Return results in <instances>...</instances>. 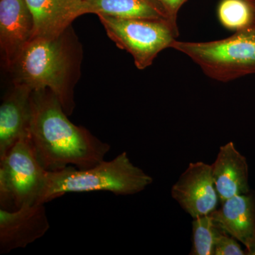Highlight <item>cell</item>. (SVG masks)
<instances>
[{"mask_svg":"<svg viewBox=\"0 0 255 255\" xmlns=\"http://www.w3.org/2000/svg\"><path fill=\"white\" fill-rule=\"evenodd\" d=\"M26 136L42 167L50 172L68 166L90 168L105 160L111 148L85 128L72 123L47 89L32 92Z\"/></svg>","mask_w":255,"mask_h":255,"instance_id":"6da1fadb","label":"cell"},{"mask_svg":"<svg viewBox=\"0 0 255 255\" xmlns=\"http://www.w3.org/2000/svg\"><path fill=\"white\" fill-rule=\"evenodd\" d=\"M71 53L65 41V32L55 38L32 37L9 68L14 85L28 87L32 91L49 90L70 115L75 107Z\"/></svg>","mask_w":255,"mask_h":255,"instance_id":"7a4b0ae2","label":"cell"},{"mask_svg":"<svg viewBox=\"0 0 255 255\" xmlns=\"http://www.w3.org/2000/svg\"><path fill=\"white\" fill-rule=\"evenodd\" d=\"M152 180L124 152L88 169L68 166L54 172L47 171L37 204H45L68 193L104 191L116 195H132L143 191Z\"/></svg>","mask_w":255,"mask_h":255,"instance_id":"3957f363","label":"cell"},{"mask_svg":"<svg viewBox=\"0 0 255 255\" xmlns=\"http://www.w3.org/2000/svg\"><path fill=\"white\" fill-rule=\"evenodd\" d=\"M171 48L187 55L206 76L228 82L255 74V22L217 41H179Z\"/></svg>","mask_w":255,"mask_h":255,"instance_id":"277c9868","label":"cell"},{"mask_svg":"<svg viewBox=\"0 0 255 255\" xmlns=\"http://www.w3.org/2000/svg\"><path fill=\"white\" fill-rule=\"evenodd\" d=\"M47 170L25 135L0 159V209L12 211L37 204Z\"/></svg>","mask_w":255,"mask_h":255,"instance_id":"5b68a950","label":"cell"},{"mask_svg":"<svg viewBox=\"0 0 255 255\" xmlns=\"http://www.w3.org/2000/svg\"><path fill=\"white\" fill-rule=\"evenodd\" d=\"M107 35L132 55L135 66L145 70L179 36L167 21L98 15Z\"/></svg>","mask_w":255,"mask_h":255,"instance_id":"8992f818","label":"cell"},{"mask_svg":"<svg viewBox=\"0 0 255 255\" xmlns=\"http://www.w3.org/2000/svg\"><path fill=\"white\" fill-rule=\"evenodd\" d=\"M172 196L193 219L212 213L219 199L211 165L203 162L189 164L172 187Z\"/></svg>","mask_w":255,"mask_h":255,"instance_id":"52a82bcc","label":"cell"},{"mask_svg":"<svg viewBox=\"0 0 255 255\" xmlns=\"http://www.w3.org/2000/svg\"><path fill=\"white\" fill-rule=\"evenodd\" d=\"M45 204L9 211L0 209V254L24 248L43 237L50 228Z\"/></svg>","mask_w":255,"mask_h":255,"instance_id":"ba28073f","label":"cell"},{"mask_svg":"<svg viewBox=\"0 0 255 255\" xmlns=\"http://www.w3.org/2000/svg\"><path fill=\"white\" fill-rule=\"evenodd\" d=\"M33 16L25 0H0V48L9 68L33 36Z\"/></svg>","mask_w":255,"mask_h":255,"instance_id":"9c48e42d","label":"cell"},{"mask_svg":"<svg viewBox=\"0 0 255 255\" xmlns=\"http://www.w3.org/2000/svg\"><path fill=\"white\" fill-rule=\"evenodd\" d=\"M221 204L210 214L214 222L246 246V255H255V194L233 196Z\"/></svg>","mask_w":255,"mask_h":255,"instance_id":"30bf717a","label":"cell"},{"mask_svg":"<svg viewBox=\"0 0 255 255\" xmlns=\"http://www.w3.org/2000/svg\"><path fill=\"white\" fill-rule=\"evenodd\" d=\"M32 16L33 36L55 38L63 34L70 24L87 14L84 0H25Z\"/></svg>","mask_w":255,"mask_h":255,"instance_id":"8fae6325","label":"cell"},{"mask_svg":"<svg viewBox=\"0 0 255 255\" xmlns=\"http://www.w3.org/2000/svg\"><path fill=\"white\" fill-rule=\"evenodd\" d=\"M31 90L14 85L0 107V159L27 134L31 119Z\"/></svg>","mask_w":255,"mask_h":255,"instance_id":"7c38bea8","label":"cell"},{"mask_svg":"<svg viewBox=\"0 0 255 255\" xmlns=\"http://www.w3.org/2000/svg\"><path fill=\"white\" fill-rule=\"evenodd\" d=\"M211 167L221 204L233 196L250 192L248 162L233 142H228L220 147L217 157Z\"/></svg>","mask_w":255,"mask_h":255,"instance_id":"4fadbf2b","label":"cell"},{"mask_svg":"<svg viewBox=\"0 0 255 255\" xmlns=\"http://www.w3.org/2000/svg\"><path fill=\"white\" fill-rule=\"evenodd\" d=\"M84 1L87 14L164 20L169 23L165 11L157 0H84Z\"/></svg>","mask_w":255,"mask_h":255,"instance_id":"5bb4252c","label":"cell"},{"mask_svg":"<svg viewBox=\"0 0 255 255\" xmlns=\"http://www.w3.org/2000/svg\"><path fill=\"white\" fill-rule=\"evenodd\" d=\"M218 16L225 28L234 31L255 22V11L249 0H222Z\"/></svg>","mask_w":255,"mask_h":255,"instance_id":"9a60e30c","label":"cell"},{"mask_svg":"<svg viewBox=\"0 0 255 255\" xmlns=\"http://www.w3.org/2000/svg\"><path fill=\"white\" fill-rule=\"evenodd\" d=\"M191 255H214V242L219 227L211 215L194 219Z\"/></svg>","mask_w":255,"mask_h":255,"instance_id":"2e32d148","label":"cell"},{"mask_svg":"<svg viewBox=\"0 0 255 255\" xmlns=\"http://www.w3.org/2000/svg\"><path fill=\"white\" fill-rule=\"evenodd\" d=\"M246 255V251L242 249L237 240L219 227L215 238L214 255Z\"/></svg>","mask_w":255,"mask_h":255,"instance_id":"e0dca14e","label":"cell"},{"mask_svg":"<svg viewBox=\"0 0 255 255\" xmlns=\"http://www.w3.org/2000/svg\"><path fill=\"white\" fill-rule=\"evenodd\" d=\"M162 6L168 17L169 22L174 31L179 33L177 19L179 9L187 0H157Z\"/></svg>","mask_w":255,"mask_h":255,"instance_id":"ac0fdd59","label":"cell"},{"mask_svg":"<svg viewBox=\"0 0 255 255\" xmlns=\"http://www.w3.org/2000/svg\"><path fill=\"white\" fill-rule=\"evenodd\" d=\"M250 3H251L252 6H253V9H254L255 11V0H249Z\"/></svg>","mask_w":255,"mask_h":255,"instance_id":"d6986e66","label":"cell"}]
</instances>
